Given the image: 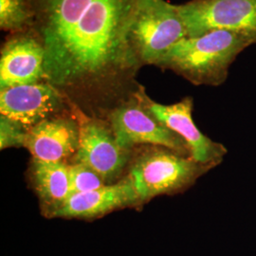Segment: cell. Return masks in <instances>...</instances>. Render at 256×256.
I'll return each mask as SVG.
<instances>
[{
	"instance_id": "1",
	"label": "cell",
	"mask_w": 256,
	"mask_h": 256,
	"mask_svg": "<svg viewBox=\"0 0 256 256\" xmlns=\"http://www.w3.org/2000/svg\"><path fill=\"white\" fill-rule=\"evenodd\" d=\"M45 50V82L68 101H126L142 64L131 30L149 0H28Z\"/></svg>"
},
{
	"instance_id": "2",
	"label": "cell",
	"mask_w": 256,
	"mask_h": 256,
	"mask_svg": "<svg viewBox=\"0 0 256 256\" xmlns=\"http://www.w3.org/2000/svg\"><path fill=\"white\" fill-rule=\"evenodd\" d=\"M256 34L216 30L174 44L156 66L170 70L196 86H218L227 80L230 64Z\"/></svg>"
},
{
	"instance_id": "3",
	"label": "cell",
	"mask_w": 256,
	"mask_h": 256,
	"mask_svg": "<svg viewBox=\"0 0 256 256\" xmlns=\"http://www.w3.org/2000/svg\"><path fill=\"white\" fill-rule=\"evenodd\" d=\"M214 168L169 148L152 146L138 156L128 178L142 203L158 196L184 192Z\"/></svg>"
},
{
	"instance_id": "4",
	"label": "cell",
	"mask_w": 256,
	"mask_h": 256,
	"mask_svg": "<svg viewBox=\"0 0 256 256\" xmlns=\"http://www.w3.org/2000/svg\"><path fill=\"white\" fill-rule=\"evenodd\" d=\"M187 37L178 10L165 0H149L131 30V44L142 66H156L166 52Z\"/></svg>"
},
{
	"instance_id": "5",
	"label": "cell",
	"mask_w": 256,
	"mask_h": 256,
	"mask_svg": "<svg viewBox=\"0 0 256 256\" xmlns=\"http://www.w3.org/2000/svg\"><path fill=\"white\" fill-rule=\"evenodd\" d=\"M70 106L79 126V146L74 162L88 165L106 182H111L124 170L130 151L118 144L110 124L86 115L70 102Z\"/></svg>"
},
{
	"instance_id": "6",
	"label": "cell",
	"mask_w": 256,
	"mask_h": 256,
	"mask_svg": "<svg viewBox=\"0 0 256 256\" xmlns=\"http://www.w3.org/2000/svg\"><path fill=\"white\" fill-rule=\"evenodd\" d=\"M108 120L120 146L130 151L137 144L162 146L190 155L187 144L149 113L134 96L108 113Z\"/></svg>"
},
{
	"instance_id": "7",
	"label": "cell",
	"mask_w": 256,
	"mask_h": 256,
	"mask_svg": "<svg viewBox=\"0 0 256 256\" xmlns=\"http://www.w3.org/2000/svg\"><path fill=\"white\" fill-rule=\"evenodd\" d=\"M178 10L188 37L216 30L256 34V0H191Z\"/></svg>"
},
{
	"instance_id": "8",
	"label": "cell",
	"mask_w": 256,
	"mask_h": 256,
	"mask_svg": "<svg viewBox=\"0 0 256 256\" xmlns=\"http://www.w3.org/2000/svg\"><path fill=\"white\" fill-rule=\"evenodd\" d=\"M134 96L156 119L184 140L194 160L214 167L223 162L228 150L223 144L205 136L196 126L192 120V98L185 97L172 104H162L153 101L142 86Z\"/></svg>"
},
{
	"instance_id": "9",
	"label": "cell",
	"mask_w": 256,
	"mask_h": 256,
	"mask_svg": "<svg viewBox=\"0 0 256 256\" xmlns=\"http://www.w3.org/2000/svg\"><path fill=\"white\" fill-rule=\"evenodd\" d=\"M70 102L48 82L10 86L0 92L1 116L28 130L59 116Z\"/></svg>"
},
{
	"instance_id": "10",
	"label": "cell",
	"mask_w": 256,
	"mask_h": 256,
	"mask_svg": "<svg viewBox=\"0 0 256 256\" xmlns=\"http://www.w3.org/2000/svg\"><path fill=\"white\" fill-rule=\"evenodd\" d=\"M45 50L36 34H12L1 48L0 88L45 82Z\"/></svg>"
},
{
	"instance_id": "11",
	"label": "cell",
	"mask_w": 256,
	"mask_h": 256,
	"mask_svg": "<svg viewBox=\"0 0 256 256\" xmlns=\"http://www.w3.org/2000/svg\"><path fill=\"white\" fill-rule=\"evenodd\" d=\"M142 204L136 189L126 176L115 184H106L100 189L72 194L52 214V218L90 220L112 210Z\"/></svg>"
},
{
	"instance_id": "12",
	"label": "cell",
	"mask_w": 256,
	"mask_h": 256,
	"mask_svg": "<svg viewBox=\"0 0 256 256\" xmlns=\"http://www.w3.org/2000/svg\"><path fill=\"white\" fill-rule=\"evenodd\" d=\"M78 146L79 126L74 115L41 122L28 130L24 144L34 160L50 162H64L76 154Z\"/></svg>"
},
{
	"instance_id": "13",
	"label": "cell",
	"mask_w": 256,
	"mask_h": 256,
	"mask_svg": "<svg viewBox=\"0 0 256 256\" xmlns=\"http://www.w3.org/2000/svg\"><path fill=\"white\" fill-rule=\"evenodd\" d=\"M32 174L41 204L52 216L72 194L70 165L34 160Z\"/></svg>"
},
{
	"instance_id": "14",
	"label": "cell",
	"mask_w": 256,
	"mask_h": 256,
	"mask_svg": "<svg viewBox=\"0 0 256 256\" xmlns=\"http://www.w3.org/2000/svg\"><path fill=\"white\" fill-rule=\"evenodd\" d=\"M32 12L28 0H0V27L16 34L30 28Z\"/></svg>"
},
{
	"instance_id": "15",
	"label": "cell",
	"mask_w": 256,
	"mask_h": 256,
	"mask_svg": "<svg viewBox=\"0 0 256 256\" xmlns=\"http://www.w3.org/2000/svg\"><path fill=\"white\" fill-rule=\"evenodd\" d=\"M70 178L72 194L97 190L108 183L97 172L81 162L70 165Z\"/></svg>"
},
{
	"instance_id": "16",
	"label": "cell",
	"mask_w": 256,
	"mask_h": 256,
	"mask_svg": "<svg viewBox=\"0 0 256 256\" xmlns=\"http://www.w3.org/2000/svg\"><path fill=\"white\" fill-rule=\"evenodd\" d=\"M27 130H25L12 120L0 117V148L1 150L9 147L24 146Z\"/></svg>"
}]
</instances>
